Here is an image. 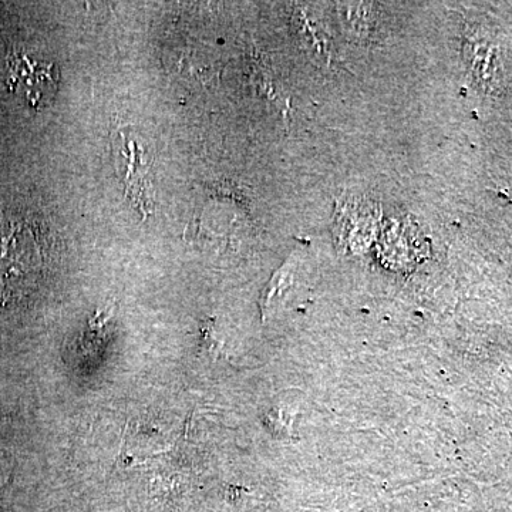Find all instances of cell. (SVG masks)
I'll list each match as a JSON object with an SVG mask.
<instances>
[{
    "instance_id": "obj_1",
    "label": "cell",
    "mask_w": 512,
    "mask_h": 512,
    "mask_svg": "<svg viewBox=\"0 0 512 512\" xmlns=\"http://www.w3.org/2000/svg\"><path fill=\"white\" fill-rule=\"evenodd\" d=\"M117 170L126 188L127 198L133 201L134 207L148 217L153 207L151 197L150 164H148L146 148L138 143L137 138L128 137L120 131L119 143L116 144Z\"/></svg>"
},
{
    "instance_id": "obj_2",
    "label": "cell",
    "mask_w": 512,
    "mask_h": 512,
    "mask_svg": "<svg viewBox=\"0 0 512 512\" xmlns=\"http://www.w3.org/2000/svg\"><path fill=\"white\" fill-rule=\"evenodd\" d=\"M10 83L32 106H40L55 90L53 64H42L28 56H18L10 66Z\"/></svg>"
}]
</instances>
